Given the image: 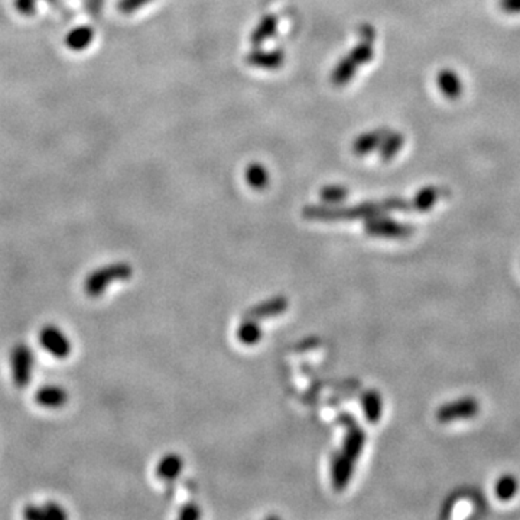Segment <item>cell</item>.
Wrapping results in <instances>:
<instances>
[{"mask_svg": "<svg viewBox=\"0 0 520 520\" xmlns=\"http://www.w3.org/2000/svg\"><path fill=\"white\" fill-rule=\"evenodd\" d=\"M390 211H412L409 201L399 197L386 198L383 201H370L351 207H332V205H307L303 215L308 220L317 221H353L357 218H370L382 215Z\"/></svg>", "mask_w": 520, "mask_h": 520, "instance_id": "1", "label": "cell"}, {"mask_svg": "<svg viewBox=\"0 0 520 520\" xmlns=\"http://www.w3.org/2000/svg\"><path fill=\"white\" fill-rule=\"evenodd\" d=\"M133 275V269L129 264H113L103 266L94 272H91L86 282H84V290L91 298H97V296L103 295L107 289V286L113 282L119 281H128Z\"/></svg>", "mask_w": 520, "mask_h": 520, "instance_id": "2", "label": "cell"}, {"mask_svg": "<svg viewBox=\"0 0 520 520\" xmlns=\"http://www.w3.org/2000/svg\"><path fill=\"white\" fill-rule=\"evenodd\" d=\"M364 232L368 236L383 237V239H406L414 234V227L409 225H403L396 220L386 217V214L375 215L366 218Z\"/></svg>", "mask_w": 520, "mask_h": 520, "instance_id": "3", "label": "cell"}, {"mask_svg": "<svg viewBox=\"0 0 520 520\" xmlns=\"http://www.w3.org/2000/svg\"><path fill=\"white\" fill-rule=\"evenodd\" d=\"M33 354L28 344L19 343L11 351V373L16 388L25 389L32 379Z\"/></svg>", "mask_w": 520, "mask_h": 520, "instance_id": "4", "label": "cell"}, {"mask_svg": "<svg viewBox=\"0 0 520 520\" xmlns=\"http://www.w3.org/2000/svg\"><path fill=\"white\" fill-rule=\"evenodd\" d=\"M40 343L43 349L52 357L64 360L72 351V343L67 334L57 325H45L40 332Z\"/></svg>", "mask_w": 520, "mask_h": 520, "instance_id": "5", "label": "cell"}, {"mask_svg": "<svg viewBox=\"0 0 520 520\" xmlns=\"http://www.w3.org/2000/svg\"><path fill=\"white\" fill-rule=\"evenodd\" d=\"M339 424L344 425L347 428V435L343 445V454L350 458L351 461H356L364 448L366 443V434L364 431L357 425L356 419L350 414H340L339 415Z\"/></svg>", "mask_w": 520, "mask_h": 520, "instance_id": "6", "label": "cell"}, {"mask_svg": "<svg viewBox=\"0 0 520 520\" xmlns=\"http://www.w3.org/2000/svg\"><path fill=\"white\" fill-rule=\"evenodd\" d=\"M478 402L471 397L460 399L441 406L436 411V419L442 424H448L460 419H470L478 414Z\"/></svg>", "mask_w": 520, "mask_h": 520, "instance_id": "7", "label": "cell"}, {"mask_svg": "<svg viewBox=\"0 0 520 520\" xmlns=\"http://www.w3.org/2000/svg\"><path fill=\"white\" fill-rule=\"evenodd\" d=\"M354 461L347 458L343 453H339L332 457L331 461V481L332 487L337 492H343L353 477Z\"/></svg>", "mask_w": 520, "mask_h": 520, "instance_id": "8", "label": "cell"}, {"mask_svg": "<svg viewBox=\"0 0 520 520\" xmlns=\"http://www.w3.org/2000/svg\"><path fill=\"white\" fill-rule=\"evenodd\" d=\"M68 399V392L57 385H45L35 393V402L47 409H61L67 405Z\"/></svg>", "mask_w": 520, "mask_h": 520, "instance_id": "9", "label": "cell"}, {"mask_svg": "<svg viewBox=\"0 0 520 520\" xmlns=\"http://www.w3.org/2000/svg\"><path fill=\"white\" fill-rule=\"evenodd\" d=\"M390 130L388 128H379L375 130L366 132L363 135H360L358 137H356V140L353 142V152L356 157H366L373 154L375 151L379 149L380 143L383 142L385 136L389 133Z\"/></svg>", "mask_w": 520, "mask_h": 520, "instance_id": "10", "label": "cell"}, {"mask_svg": "<svg viewBox=\"0 0 520 520\" xmlns=\"http://www.w3.org/2000/svg\"><path fill=\"white\" fill-rule=\"evenodd\" d=\"M246 64L254 68H262V69H278L285 62V55L281 50L275 51H266V50H253L249 52L244 58Z\"/></svg>", "mask_w": 520, "mask_h": 520, "instance_id": "11", "label": "cell"}, {"mask_svg": "<svg viewBox=\"0 0 520 520\" xmlns=\"http://www.w3.org/2000/svg\"><path fill=\"white\" fill-rule=\"evenodd\" d=\"M436 86L441 94L448 100H457L461 97L464 86L454 69L443 68L436 74Z\"/></svg>", "mask_w": 520, "mask_h": 520, "instance_id": "12", "label": "cell"}, {"mask_svg": "<svg viewBox=\"0 0 520 520\" xmlns=\"http://www.w3.org/2000/svg\"><path fill=\"white\" fill-rule=\"evenodd\" d=\"M288 308V301L286 298H283V296H276V298L273 300H269L266 303H262L259 304L253 308H250L243 320H253V321H257V320H265V318H271V317H276V315H281L286 311Z\"/></svg>", "mask_w": 520, "mask_h": 520, "instance_id": "13", "label": "cell"}, {"mask_svg": "<svg viewBox=\"0 0 520 520\" xmlns=\"http://www.w3.org/2000/svg\"><path fill=\"white\" fill-rule=\"evenodd\" d=\"M276 29H278V18L275 15L264 16L256 25V28L251 30V35H250L251 45L253 47L264 45L275 35Z\"/></svg>", "mask_w": 520, "mask_h": 520, "instance_id": "14", "label": "cell"}, {"mask_svg": "<svg viewBox=\"0 0 520 520\" xmlns=\"http://www.w3.org/2000/svg\"><path fill=\"white\" fill-rule=\"evenodd\" d=\"M357 68H360V67L354 62V60L350 55L343 57L339 61V64L336 65V68H334L332 72H331L332 86H336V87L347 86L353 80V77L356 76Z\"/></svg>", "mask_w": 520, "mask_h": 520, "instance_id": "15", "label": "cell"}, {"mask_svg": "<svg viewBox=\"0 0 520 520\" xmlns=\"http://www.w3.org/2000/svg\"><path fill=\"white\" fill-rule=\"evenodd\" d=\"M23 517L29 520H38V519H65L67 513L65 510L57 504V503H45L43 506H35L29 504L23 509Z\"/></svg>", "mask_w": 520, "mask_h": 520, "instance_id": "16", "label": "cell"}, {"mask_svg": "<svg viewBox=\"0 0 520 520\" xmlns=\"http://www.w3.org/2000/svg\"><path fill=\"white\" fill-rule=\"evenodd\" d=\"M361 403H363V411L366 415V419L370 424H376L383 412V400L379 392L376 390H367L364 392L363 397H361Z\"/></svg>", "mask_w": 520, "mask_h": 520, "instance_id": "17", "label": "cell"}, {"mask_svg": "<svg viewBox=\"0 0 520 520\" xmlns=\"http://www.w3.org/2000/svg\"><path fill=\"white\" fill-rule=\"evenodd\" d=\"M405 145V137L399 132H389L379 146V157L383 162H389L397 157Z\"/></svg>", "mask_w": 520, "mask_h": 520, "instance_id": "18", "label": "cell"}, {"mask_svg": "<svg viewBox=\"0 0 520 520\" xmlns=\"http://www.w3.org/2000/svg\"><path fill=\"white\" fill-rule=\"evenodd\" d=\"M94 40V30L89 26H80L67 36V47L72 51H84Z\"/></svg>", "mask_w": 520, "mask_h": 520, "instance_id": "19", "label": "cell"}, {"mask_svg": "<svg viewBox=\"0 0 520 520\" xmlns=\"http://www.w3.org/2000/svg\"><path fill=\"white\" fill-rule=\"evenodd\" d=\"M441 198V190L436 187H425L421 191H418V194L415 196L414 201L411 203L412 205V211H419V213H425L429 211L436 201Z\"/></svg>", "mask_w": 520, "mask_h": 520, "instance_id": "20", "label": "cell"}, {"mask_svg": "<svg viewBox=\"0 0 520 520\" xmlns=\"http://www.w3.org/2000/svg\"><path fill=\"white\" fill-rule=\"evenodd\" d=\"M182 470V460L179 456L176 454H169L166 457H164L158 467H157V475L158 478L161 480H165V481H172L175 480L179 473Z\"/></svg>", "mask_w": 520, "mask_h": 520, "instance_id": "21", "label": "cell"}, {"mask_svg": "<svg viewBox=\"0 0 520 520\" xmlns=\"http://www.w3.org/2000/svg\"><path fill=\"white\" fill-rule=\"evenodd\" d=\"M246 181L250 185V188L256 191H262L268 187L269 183V174L268 169L260 164H251L246 169Z\"/></svg>", "mask_w": 520, "mask_h": 520, "instance_id": "22", "label": "cell"}, {"mask_svg": "<svg viewBox=\"0 0 520 520\" xmlns=\"http://www.w3.org/2000/svg\"><path fill=\"white\" fill-rule=\"evenodd\" d=\"M237 339L244 346H254L262 340V328L253 320H244L237 329Z\"/></svg>", "mask_w": 520, "mask_h": 520, "instance_id": "23", "label": "cell"}, {"mask_svg": "<svg viewBox=\"0 0 520 520\" xmlns=\"http://www.w3.org/2000/svg\"><path fill=\"white\" fill-rule=\"evenodd\" d=\"M320 197L328 205H337L349 197V190L343 185H327L320 191Z\"/></svg>", "mask_w": 520, "mask_h": 520, "instance_id": "24", "label": "cell"}, {"mask_svg": "<svg viewBox=\"0 0 520 520\" xmlns=\"http://www.w3.org/2000/svg\"><path fill=\"white\" fill-rule=\"evenodd\" d=\"M517 492V480L513 475H504L502 477L494 487V493L499 500L507 502L510 500Z\"/></svg>", "mask_w": 520, "mask_h": 520, "instance_id": "25", "label": "cell"}, {"mask_svg": "<svg viewBox=\"0 0 520 520\" xmlns=\"http://www.w3.org/2000/svg\"><path fill=\"white\" fill-rule=\"evenodd\" d=\"M154 2V0H120L118 8L122 13L125 15H130L139 9H142L143 6H146L147 4Z\"/></svg>", "mask_w": 520, "mask_h": 520, "instance_id": "26", "label": "cell"}, {"mask_svg": "<svg viewBox=\"0 0 520 520\" xmlns=\"http://www.w3.org/2000/svg\"><path fill=\"white\" fill-rule=\"evenodd\" d=\"M499 6L507 15H520V0H499Z\"/></svg>", "mask_w": 520, "mask_h": 520, "instance_id": "27", "label": "cell"}, {"mask_svg": "<svg viewBox=\"0 0 520 520\" xmlns=\"http://www.w3.org/2000/svg\"><path fill=\"white\" fill-rule=\"evenodd\" d=\"M201 516V511L197 506L194 504H187L183 506L179 511V519H185V520H193V519H198Z\"/></svg>", "mask_w": 520, "mask_h": 520, "instance_id": "28", "label": "cell"}, {"mask_svg": "<svg viewBox=\"0 0 520 520\" xmlns=\"http://www.w3.org/2000/svg\"><path fill=\"white\" fill-rule=\"evenodd\" d=\"M358 35H360V38L364 40V41L375 43V40H376V30H375L373 26L368 25V23H364L358 28Z\"/></svg>", "mask_w": 520, "mask_h": 520, "instance_id": "29", "label": "cell"}]
</instances>
